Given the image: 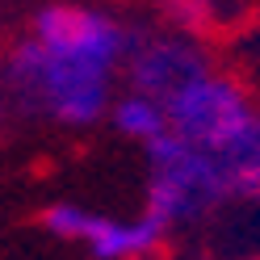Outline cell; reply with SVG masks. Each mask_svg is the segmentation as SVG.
<instances>
[{"label":"cell","instance_id":"cell-10","mask_svg":"<svg viewBox=\"0 0 260 260\" xmlns=\"http://www.w3.org/2000/svg\"><path fill=\"white\" fill-rule=\"evenodd\" d=\"M256 135H260V105H256Z\"/></svg>","mask_w":260,"mask_h":260},{"label":"cell","instance_id":"cell-1","mask_svg":"<svg viewBox=\"0 0 260 260\" xmlns=\"http://www.w3.org/2000/svg\"><path fill=\"white\" fill-rule=\"evenodd\" d=\"M113 76L118 72L46 51L38 38H21L5 59V80L13 96L59 126L101 122L113 105Z\"/></svg>","mask_w":260,"mask_h":260},{"label":"cell","instance_id":"cell-3","mask_svg":"<svg viewBox=\"0 0 260 260\" xmlns=\"http://www.w3.org/2000/svg\"><path fill=\"white\" fill-rule=\"evenodd\" d=\"M147 164H151L147 218H155L164 231L235 198V172H231L235 164L189 147V143H181L176 135H164V139L151 143Z\"/></svg>","mask_w":260,"mask_h":260},{"label":"cell","instance_id":"cell-7","mask_svg":"<svg viewBox=\"0 0 260 260\" xmlns=\"http://www.w3.org/2000/svg\"><path fill=\"white\" fill-rule=\"evenodd\" d=\"M109 122L122 139H135L143 147H151L155 139L168 135V113L159 101L151 96H139V92H126V96H113L109 105Z\"/></svg>","mask_w":260,"mask_h":260},{"label":"cell","instance_id":"cell-5","mask_svg":"<svg viewBox=\"0 0 260 260\" xmlns=\"http://www.w3.org/2000/svg\"><path fill=\"white\" fill-rule=\"evenodd\" d=\"M206 72H214L206 46L198 38H185V34H143L130 42V55H126V84L130 92L139 96H151V101L168 105L176 92L193 80H202Z\"/></svg>","mask_w":260,"mask_h":260},{"label":"cell","instance_id":"cell-6","mask_svg":"<svg viewBox=\"0 0 260 260\" xmlns=\"http://www.w3.org/2000/svg\"><path fill=\"white\" fill-rule=\"evenodd\" d=\"M164 239V226L155 218L139 214V218H109V214H92L88 231H84V248L92 260H151V252Z\"/></svg>","mask_w":260,"mask_h":260},{"label":"cell","instance_id":"cell-9","mask_svg":"<svg viewBox=\"0 0 260 260\" xmlns=\"http://www.w3.org/2000/svg\"><path fill=\"white\" fill-rule=\"evenodd\" d=\"M42 222H46V231L59 235V239H84L88 222H92V210L76 206V202H55V206L42 214Z\"/></svg>","mask_w":260,"mask_h":260},{"label":"cell","instance_id":"cell-11","mask_svg":"<svg viewBox=\"0 0 260 260\" xmlns=\"http://www.w3.org/2000/svg\"><path fill=\"white\" fill-rule=\"evenodd\" d=\"M256 260H260V256H256Z\"/></svg>","mask_w":260,"mask_h":260},{"label":"cell","instance_id":"cell-2","mask_svg":"<svg viewBox=\"0 0 260 260\" xmlns=\"http://www.w3.org/2000/svg\"><path fill=\"white\" fill-rule=\"evenodd\" d=\"M168 113V135L198 147L226 164L260 155V135H256V105L248 88L226 72H206L202 80L185 84L181 92L164 105Z\"/></svg>","mask_w":260,"mask_h":260},{"label":"cell","instance_id":"cell-4","mask_svg":"<svg viewBox=\"0 0 260 260\" xmlns=\"http://www.w3.org/2000/svg\"><path fill=\"white\" fill-rule=\"evenodd\" d=\"M29 38H38L55 55L92 63V68H105V72L126 68L130 42H135V34L118 17L88 9V5H42L34 13Z\"/></svg>","mask_w":260,"mask_h":260},{"label":"cell","instance_id":"cell-8","mask_svg":"<svg viewBox=\"0 0 260 260\" xmlns=\"http://www.w3.org/2000/svg\"><path fill=\"white\" fill-rule=\"evenodd\" d=\"M159 13L172 25V34L198 38L214 25V0H159Z\"/></svg>","mask_w":260,"mask_h":260}]
</instances>
